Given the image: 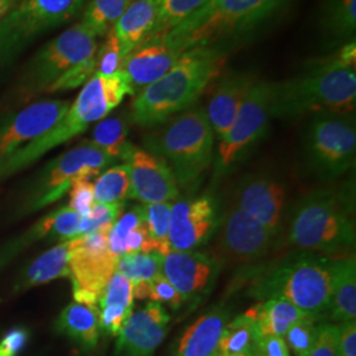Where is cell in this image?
<instances>
[{
    "instance_id": "obj_1",
    "label": "cell",
    "mask_w": 356,
    "mask_h": 356,
    "mask_svg": "<svg viewBox=\"0 0 356 356\" xmlns=\"http://www.w3.org/2000/svg\"><path fill=\"white\" fill-rule=\"evenodd\" d=\"M356 104V44L312 63L304 74L275 82L272 118L351 114Z\"/></svg>"
},
{
    "instance_id": "obj_2",
    "label": "cell",
    "mask_w": 356,
    "mask_h": 356,
    "mask_svg": "<svg viewBox=\"0 0 356 356\" xmlns=\"http://www.w3.org/2000/svg\"><path fill=\"white\" fill-rule=\"evenodd\" d=\"M292 0H207L165 38L186 51L206 48L227 53L256 36Z\"/></svg>"
},
{
    "instance_id": "obj_3",
    "label": "cell",
    "mask_w": 356,
    "mask_h": 356,
    "mask_svg": "<svg viewBox=\"0 0 356 356\" xmlns=\"http://www.w3.org/2000/svg\"><path fill=\"white\" fill-rule=\"evenodd\" d=\"M226 53L194 48L131 103V119L139 127L154 128L195 106L214 81L222 76Z\"/></svg>"
},
{
    "instance_id": "obj_4",
    "label": "cell",
    "mask_w": 356,
    "mask_h": 356,
    "mask_svg": "<svg viewBox=\"0 0 356 356\" xmlns=\"http://www.w3.org/2000/svg\"><path fill=\"white\" fill-rule=\"evenodd\" d=\"M331 257L301 251L286 254L256 273L250 294L260 301L284 300L310 317L327 318Z\"/></svg>"
},
{
    "instance_id": "obj_5",
    "label": "cell",
    "mask_w": 356,
    "mask_h": 356,
    "mask_svg": "<svg viewBox=\"0 0 356 356\" xmlns=\"http://www.w3.org/2000/svg\"><path fill=\"white\" fill-rule=\"evenodd\" d=\"M126 95H132V90L123 70L115 76L94 74L54 127L0 164V178L24 169L42 154L85 132L90 124L102 120L116 108Z\"/></svg>"
},
{
    "instance_id": "obj_6",
    "label": "cell",
    "mask_w": 356,
    "mask_h": 356,
    "mask_svg": "<svg viewBox=\"0 0 356 356\" xmlns=\"http://www.w3.org/2000/svg\"><path fill=\"white\" fill-rule=\"evenodd\" d=\"M354 193L322 189L306 195L289 225L291 245L314 254H350L355 247Z\"/></svg>"
},
{
    "instance_id": "obj_7",
    "label": "cell",
    "mask_w": 356,
    "mask_h": 356,
    "mask_svg": "<svg viewBox=\"0 0 356 356\" xmlns=\"http://www.w3.org/2000/svg\"><path fill=\"white\" fill-rule=\"evenodd\" d=\"M216 136L202 107L193 106L145 136V151L165 160L179 191H195L214 163Z\"/></svg>"
},
{
    "instance_id": "obj_8",
    "label": "cell",
    "mask_w": 356,
    "mask_h": 356,
    "mask_svg": "<svg viewBox=\"0 0 356 356\" xmlns=\"http://www.w3.org/2000/svg\"><path fill=\"white\" fill-rule=\"evenodd\" d=\"M273 90L275 82L256 81L248 91L229 132L219 140L216 157V175H226L264 138L273 119Z\"/></svg>"
},
{
    "instance_id": "obj_9",
    "label": "cell",
    "mask_w": 356,
    "mask_h": 356,
    "mask_svg": "<svg viewBox=\"0 0 356 356\" xmlns=\"http://www.w3.org/2000/svg\"><path fill=\"white\" fill-rule=\"evenodd\" d=\"M108 234L97 231L70 239L69 277L76 304L97 306L106 284L115 273L118 256L108 248Z\"/></svg>"
},
{
    "instance_id": "obj_10",
    "label": "cell",
    "mask_w": 356,
    "mask_h": 356,
    "mask_svg": "<svg viewBox=\"0 0 356 356\" xmlns=\"http://www.w3.org/2000/svg\"><path fill=\"white\" fill-rule=\"evenodd\" d=\"M350 115L318 114L310 124L309 159L325 177H339L355 164V123Z\"/></svg>"
},
{
    "instance_id": "obj_11",
    "label": "cell",
    "mask_w": 356,
    "mask_h": 356,
    "mask_svg": "<svg viewBox=\"0 0 356 356\" xmlns=\"http://www.w3.org/2000/svg\"><path fill=\"white\" fill-rule=\"evenodd\" d=\"M97 36L89 28L78 23L48 42L33 61L29 72L31 86L45 90L69 70L95 57Z\"/></svg>"
},
{
    "instance_id": "obj_12",
    "label": "cell",
    "mask_w": 356,
    "mask_h": 356,
    "mask_svg": "<svg viewBox=\"0 0 356 356\" xmlns=\"http://www.w3.org/2000/svg\"><path fill=\"white\" fill-rule=\"evenodd\" d=\"M88 0H22L0 22V51L74 17Z\"/></svg>"
},
{
    "instance_id": "obj_13",
    "label": "cell",
    "mask_w": 356,
    "mask_h": 356,
    "mask_svg": "<svg viewBox=\"0 0 356 356\" xmlns=\"http://www.w3.org/2000/svg\"><path fill=\"white\" fill-rule=\"evenodd\" d=\"M115 160L91 141H83L76 148L63 153L45 170L40 188L32 201V209H41L63 198L78 178L98 177L104 168Z\"/></svg>"
},
{
    "instance_id": "obj_14",
    "label": "cell",
    "mask_w": 356,
    "mask_h": 356,
    "mask_svg": "<svg viewBox=\"0 0 356 356\" xmlns=\"http://www.w3.org/2000/svg\"><path fill=\"white\" fill-rule=\"evenodd\" d=\"M276 232L264 227L232 204L220 222L218 236V260L250 263L264 254L275 241Z\"/></svg>"
},
{
    "instance_id": "obj_15",
    "label": "cell",
    "mask_w": 356,
    "mask_h": 356,
    "mask_svg": "<svg viewBox=\"0 0 356 356\" xmlns=\"http://www.w3.org/2000/svg\"><path fill=\"white\" fill-rule=\"evenodd\" d=\"M124 164L129 173L128 197L131 200L143 204L177 201L181 191L165 160L134 145Z\"/></svg>"
},
{
    "instance_id": "obj_16",
    "label": "cell",
    "mask_w": 356,
    "mask_h": 356,
    "mask_svg": "<svg viewBox=\"0 0 356 356\" xmlns=\"http://www.w3.org/2000/svg\"><path fill=\"white\" fill-rule=\"evenodd\" d=\"M219 225L216 201L202 195L172 204L168 241L170 251H195L211 238Z\"/></svg>"
},
{
    "instance_id": "obj_17",
    "label": "cell",
    "mask_w": 356,
    "mask_h": 356,
    "mask_svg": "<svg viewBox=\"0 0 356 356\" xmlns=\"http://www.w3.org/2000/svg\"><path fill=\"white\" fill-rule=\"evenodd\" d=\"M67 101L33 103L0 127V164L54 127L69 110Z\"/></svg>"
},
{
    "instance_id": "obj_18",
    "label": "cell",
    "mask_w": 356,
    "mask_h": 356,
    "mask_svg": "<svg viewBox=\"0 0 356 356\" xmlns=\"http://www.w3.org/2000/svg\"><path fill=\"white\" fill-rule=\"evenodd\" d=\"M169 321L165 307L153 301L132 312L118 334L116 355L153 356L165 339Z\"/></svg>"
},
{
    "instance_id": "obj_19",
    "label": "cell",
    "mask_w": 356,
    "mask_h": 356,
    "mask_svg": "<svg viewBox=\"0 0 356 356\" xmlns=\"http://www.w3.org/2000/svg\"><path fill=\"white\" fill-rule=\"evenodd\" d=\"M220 266L216 256L200 251H170L163 260V276L188 301L211 288Z\"/></svg>"
},
{
    "instance_id": "obj_20",
    "label": "cell",
    "mask_w": 356,
    "mask_h": 356,
    "mask_svg": "<svg viewBox=\"0 0 356 356\" xmlns=\"http://www.w3.org/2000/svg\"><path fill=\"white\" fill-rule=\"evenodd\" d=\"M184 53L165 36L149 38L135 48L126 57L122 67L132 95L135 97L168 73Z\"/></svg>"
},
{
    "instance_id": "obj_21",
    "label": "cell",
    "mask_w": 356,
    "mask_h": 356,
    "mask_svg": "<svg viewBox=\"0 0 356 356\" xmlns=\"http://www.w3.org/2000/svg\"><path fill=\"white\" fill-rule=\"evenodd\" d=\"M236 206L264 227L277 234L284 214L286 191L280 182L269 176L243 179L236 193Z\"/></svg>"
},
{
    "instance_id": "obj_22",
    "label": "cell",
    "mask_w": 356,
    "mask_h": 356,
    "mask_svg": "<svg viewBox=\"0 0 356 356\" xmlns=\"http://www.w3.org/2000/svg\"><path fill=\"white\" fill-rule=\"evenodd\" d=\"M257 79L248 73L229 72L219 78L204 110L216 140L226 136L248 91Z\"/></svg>"
},
{
    "instance_id": "obj_23",
    "label": "cell",
    "mask_w": 356,
    "mask_h": 356,
    "mask_svg": "<svg viewBox=\"0 0 356 356\" xmlns=\"http://www.w3.org/2000/svg\"><path fill=\"white\" fill-rule=\"evenodd\" d=\"M229 312L214 307L191 325L179 339L176 356H216Z\"/></svg>"
},
{
    "instance_id": "obj_24",
    "label": "cell",
    "mask_w": 356,
    "mask_h": 356,
    "mask_svg": "<svg viewBox=\"0 0 356 356\" xmlns=\"http://www.w3.org/2000/svg\"><path fill=\"white\" fill-rule=\"evenodd\" d=\"M134 284L115 272L98 301L99 329L104 335L118 337L123 323L134 312Z\"/></svg>"
},
{
    "instance_id": "obj_25",
    "label": "cell",
    "mask_w": 356,
    "mask_h": 356,
    "mask_svg": "<svg viewBox=\"0 0 356 356\" xmlns=\"http://www.w3.org/2000/svg\"><path fill=\"white\" fill-rule=\"evenodd\" d=\"M330 272V306L327 318L341 323L355 321V256L331 259Z\"/></svg>"
},
{
    "instance_id": "obj_26",
    "label": "cell",
    "mask_w": 356,
    "mask_h": 356,
    "mask_svg": "<svg viewBox=\"0 0 356 356\" xmlns=\"http://www.w3.org/2000/svg\"><path fill=\"white\" fill-rule=\"evenodd\" d=\"M160 0H134L113 31L129 54L152 35L159 13Z\"/></svg>"
},
{
    "instance_id": "obj_27",
    "label": "cell",
    "mask_w": 356,
    "mask_h": 356,
    "mask_svg": "<svg viewBox=\"0 0 356 356\" xmlns=\"http://www.w3.org/2000/svg\"><path fill=\"white\" fill-rule=\"evenodd\" d=\"M108 248L118 257L132 252L154 251L144 223L141 206L119 216L108 234Z\"/></svg>"
},
{
    "instance_id": "obj_28",
    "label": "cell",
    "mask_w": 356,
    "mask_h": 356,
    "mask_svg": "<svg viewBox=\"0 0 356 356\" xmlns=\"http://www.w3.org/2000/svg\"><path fill=\"white\" fill-rule=\"evenodd\" d=\"M57 330L67 335L85 350H91L99 339L98 306L73 302L66 306L57 319Z\"/></svg>"
},
{
    "instance_id": "obj_29",
    "label": "cell",
    "mask_w": 356,
    "mask_h": 356,
    "mask_svg": "<svg viewBox=\"0 0 356 356\" xmlns=\"http://www.w3.org/2000/svg\"><path fill=\"white\" fill-rule=\"evenodd\" d=\"M247 313L254 318L259 337H284L296 321L309 316L284 300L261 301L248 309Z\"/></svg>"
},
{
    "instance_id": "obj_30",
    "label": "cell",
    "mask_w": 356,
    "mask_h": 356,
    "mask_svg": "<svg viewBox=\"0 0 356 356\" xmlns=\"http://www.w3.org/2000/svg\"><path fill=\"white\" fill-rule=\"evenodd\" d=\"M69 254L70 239L64 241L44 252L28 268L22 280V286L31 288L57 279L69 277Z\"/></svg>"
},
{
    "instance_id": "obj_31",
    "label": "cell",
    "mask_w": 356,
    "mask_h": 356,
    "mask_svg": "<svg viewBox=\"0 0 356 356\" xmlns=\"http://www.w3.org/2000/svg\"><path fill=\"white\" fill-rule=\"evenodd\" d=\"M128 122L123 115L104 118L92 131L91 143L116 160H126L134 144L127 140Z\"/></svg>"
},
{
    "instance_id": "obj_32",
    "label": "cell",
    "mask_w": 356,
    "mask_h": 356,
    "mask_svg": "<svg viewBox=\"0 0 356 356\" xmlns=\"http://www.w3.org/2000/svg\"><path fill=\"white\" fill-rule=\"evenodd\" d=\"M259 334L254 321L247 312L227 322L216 356H239L250 354Z\"/></svg>"
},
{
    "instance_id": "obj_33",
    "label": "cell",
    "mask_w": 356,
    "mask_h": 356,
    "mask_svg": "<svg viewBox=\"0 0 356 356\" xmlns=\"http://www.w3.org/2000/svg\"><path fill=\"white\" fill-rule=\"evenodd\" d=\"M164 256L160 252H132L118 257L115 272L132 284L151 281L163 275Z\"/></svg>"
},
{
    "instance_id": "obj_34",
    "label": "cell",
    "mask_w": 356,
    "mask_h": 356,
    "mask_svg": "<svg viewBox=\"0 0 356 356\" xmlns=\"http://www.w3.org/2000/svg\"><path fill=\"white\" fill-rule=\"evenodd\" d=\"M134 0H89L82 24L98 38L106 36Z\"/></svg>"
},
{
    "instance_id": "obj_35",
    "label": "cell",
    "mask_w": 356,
    "mask_h": 356,
    "mask_svg": "<svg viewBox=\"0 0 356 356\" xmlns=\"http://www.w3.org/2000/svg\"><path fill=\"white\" fill-rule=\"evenodd\" d=\"M81 218L82 216L72 210L69 206L61 207L40 220L38 225L31 231L28 239L32 242L47 236L60 238L64 241L73 239L79 236Z\"/></svg>"
},
{
    "instance_id": "obj_36",
    "label": "cell",
    "mask_w": 356,
    "mask_h": 356,
    "mask_svg": "<svg viewBox=\"0 0 356 356\" xmlns=\"http://www.w3.org/2000/svg\"><path fill=\"white\" fill-rule=\"evenodd\" d=\"M206 1L207 0H160L156 24L149 38L165 36L197 13Z\"/></svg>"
},
{
    "instance_id": "obj_37",
    "label": "cell",
    "mask_w": 356,
    "mask_h": 356,
    "mask_svg": "<svg viewBox=\"0 0 356 356\" xmlns=\"http://www.w3.org/2000/svg\"><path fill=\"white\" fill-rule=\"evenodd\" d=\"M129 193L127 164L113 166L99 175L94 182L97 204H123Z\"/></svg>"
},
{
    "instance_id": "obj_38",
    "label": "cell",
    "mask_w": 356,
    "mask_h": 356,
    "mask_svg": "<svg viewBox=\"0 0 356 356\" xmlns=\"http://www.w3.org/2000/svg\"><path fill=\"white\" fill-rule=\"evenodd\" d=\"M173 202L163 204H141V213L144 218L145 227L148 229L149 239L156 252L163 256L170 252L168 231H169V216Z\"/></svg>"
},
{
    "instance_id": "obj_39",
    "label": "cell",
    "mask_w": 356,
    "mask_h": 356,
    "mask_svg": "<svg viewBox=\"0 0 356 356\" xmlns=\"http://www.w3.org/2000/svg\"><path fill=\"white\" fill-rule=\"evenodd\" d=\"M326 29L334 38L354 40L356 29V0H330L326 16Z\"/></svg>"
},
{
    "instance_id": "obj_40",
    "label": "cell",
    "mask_w": 356,
    "mask_h": 356,
    "mask_svg": "<svg viewBox=\"0 0 356 356\" xmlns=\"http://www.w3.org/2000/svg\"><path fill=\"white\" fill-rule=\"evenodd\" d=\"M134 298L145 300L149 298L157 304H168L173 309H178L185 304V300L163 275L151 281L134 284Z\"/></svg>"
},
{
    "instance_id": "obj_41",
    "label": "cell",
    "mask_w": 356,
    "mask_h": 356,
    "mask_svg": "<svg viewBox=\"0 0 356 356\" xmlns=\"http://www.w3.org/2000/svg\"><path fill=\"white\" fill-rule=\"evenodd\" d=\"M127 57L122 42L116 38L114 31L111 29L107 35L102 47H98L97 51V67L95 74L99 76H115L122 72L123 63Z\"/></svg>"
},
{
    "instance_id": "obj_42",
    "label": "cell",
    "mask_w": 356,
    "mask_h": 356,
    "mask_svg": "<svg viewBox=\"0 0 356 356\" xmlns=\"http://www.w3.org/2000/svg\"><path fill=\"white\" fill-rule=\"evenodd\" d=\"M318 321L306 316L304 318L298 319L293 323L292 326L282 337L285 343L288 346L289 351H292L296 356H305L307 351L312 348L317 338L318 331Z\"/></svg>"
},
{
    "instance_id": "obj_43",
    "label": "cell",
    "mask_w": 356,
    "mask_h": 356,
    "mask_svg": "<svg viewBox=\"0 0 356 356\" xmlns=\"http://www.w3.org/2000/svg\"><path fill=\"white\" fill-rule=\"evenodd\" d=\"M124 204H97L86 218H81L79 235H86L97 231L110 232L115 222L123 214Z\"/></svg>"
},
{
    "instance_id": "obj_44",
    "label": "cell",
    "mask_w": 356,
    "mask_h": 356,
    "mask_svg": "<svg viewBox=\"0 0 356 356\" xmlns=\"http://www.w3.org/2000/svg\"><path fill=\"white\" fill-rule=\"evenodd\" d=\"M97 67V54L95 57L90 58L82 64L76 65L72 70L65 73L64 76L56 79L48 89L47 92H58L65 90L76 89L78 86L85 85L91 76L95 74Z\"/></svg>"
},
{
    "instance_id": "obj_45",
    "label": "cell",
    "mask_w": 356,
    "mask_h": 356,
    "mask_svg": "<svg viewBox=\"0 0 356 356\" xmlns=\"http://www.w3.org/2000/svg\"><path fill=\"white\" fill-rule=\"evenodd\" d=\"M69 194H70L69 207L82 218L89 216L92 206L95 204L94 182L91 179L78 178L70 185Z\"/></svg>"
},
{
    "instance_id": "obj_46",
    "label": "cell",
    "mask_w": 356,
    "mask_h": 356,
    "mask_svg": "<svg viewBox=\"0 0 356 356\" xmlns=\"http://www.w3.org/2000/svg\"><path fill=\"white\" fill-rule=\"evenodd\" d=\"M339 325L321 323L317 338L305 356H337Z\"/></svg>"
},
{
    "instance_id": "obj_47",
    "label": "cell",
    "mask_w": 356,
    "mask_h": 356,
    "mask_svg": "<svg viewBox=\"0 0 356 356\" xmlns=\"http://www.w3.org/2000/svg\"><path fill=\"white\" fill-rule=\"evenodd\" d=\"M250 356H291V351L282 337L264 335L254 341Z\"/></svg>"
},
{
    "instance_id": "obj_48",
    "label": "cell",
    "mask_w": 356,
    "mask_h": 356,
    "mask_svg": "<svg viewBox=\"0 0 356 356\" xmlns=\"http://www.w3.org/2000/svg\"><path fill=\"white\" fill-rule=\"evenodd\" d=\"M337 356H356V321L339 325Z\"/></svg>"
},
{
    "instance_id": "obj_49",
    "label": "cell",
    "mask_w": 356,
    "mask_h": 356,
    "mask_svg": "<svg viewBox=\"0 0 356 356\" xmlns=\"http://www.w3.org/2000/svg\"><path fill=\"white\" fill-rule=\"evenodd\" d=\"M28 332L24 329H13L0 341V356H16L26 346Z\"/></svg>"
},
{
    "instance_id": "obj_50",
    "label": "cell",
    "mask_w": 356,
    "mask_h": 356,
    "mask_svg": "<svg viewBox=\"0 0 356 356\" xmlns=\"http://www.w3.org/2000/svg\"><path fill=\"white\" fill-rule=\"evenodd\" d=\"M16 4V0H0V22L7 16Z\"/></svg>"
},
{
    "instance_id": "obj_51",
    "label": "cell",
    "mask_w": 356,
    "mask_h": 356,
    "mask_svg": "<svg viewBox=\"0 0 356 356\" xmlns=\"http://www.w3.org/2000/svg\"><path fill=\"white\" fill-rule=\"evenodd\" d=\"M239 356H250L248 354H244V355H239Z\"/></svg>"
}]
</instances>
